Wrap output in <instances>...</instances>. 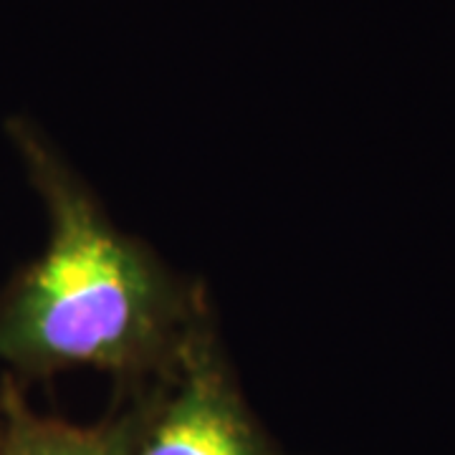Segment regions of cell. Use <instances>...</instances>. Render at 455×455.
I'll use <instances>...</instances> for the list:
<instances>
[{"instance_id":"1","label":"cell","mask_w":455,"mask_h":455,"mask_svg":"<svg viewBox=\"0 0 455 455\" xmlns=\"http://www.w3.org/2000/svg\"><path fill=\"white\" fill-rule=\"evenodd\" d=\"M11 137L46 205L49 241L0 293V362L23 377L157 372L203 296L114 226L46 137L26 122H11Z\"/></svg>"},{"instance_id":"2","label":"cell","mask_w":455,"mask_h":455,"mask_svg":"<svg viewBox=\"0 0 455 455\" xmlns=\"http://www.w3.org/2000/svg\"><path fill=\"white\" fill-rule=\"evenodd\" d=\"M122 415V455H281L235 385L208 304Z\"/></svg>"},{"instance_id":"3","label":"cell","mask_w":455,"mask_h":455,"mask_svg":"<svg viewBox=\"0 0 455 455\" xmlns=\"http://www.w3.org/2000/svg\"><path fill=\"white\" fill-rule=\"evenodd\" d=\"M0 455H122V415L97 425L49 418L28 407L13 379L0 385Z\"/></svg>"},{"instance_id":"4","label":"cell","mask_w":455,"mask_h":455,"mask_svg":"<svg viewBox=\"0 0 455 455\" xmlns=\"http://www.w3.org/2000/svg\"><path fill=\"white\" fill-rule=\"evenodd\" d=\"M0 433H3V418H0Z\"/></svg>"}]
</instances>
